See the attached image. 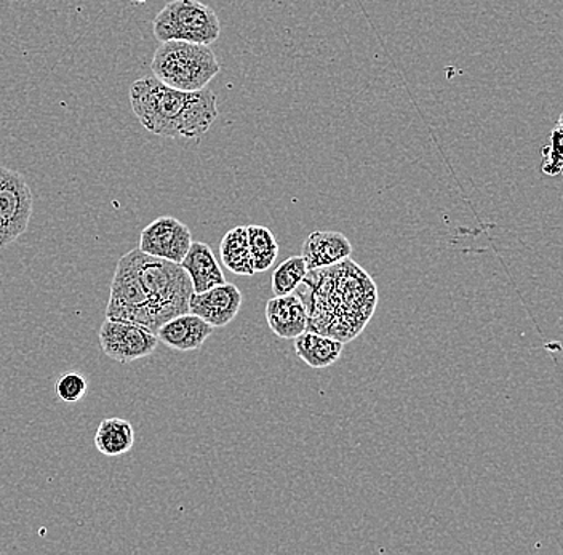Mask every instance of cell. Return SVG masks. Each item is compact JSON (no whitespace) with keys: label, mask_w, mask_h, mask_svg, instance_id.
<instances>
[{"label":"cell","mask_w":563,"mask_h":555,"mask_svg":"<svg viewBox=\"0 0 563 555\" xmlns=\"http://www.w3.org/2000/svg\"><path fill=\"white\" fill-rule=\"evenodd\" d=\"M125 256L146 293L157 330L176 315L189 312L192 284L179 263L156 258L140 248H133Z\"/></svg>","instance_id":"3957f363"},{"label":"cell","mask_w":563,"mask_h":555,"mask_svg":"<svg viewBox=\"0 0 563 555\" xmlns=\"http://www.w3.org/2000/svg\"><path fill=\"white\" fill-rule=\"evenodd\" d=\"M351 253L352 245L346 235L334 231H316L302 244L301 256L309 270L343 262L350 258Z\"/></svg>","instance_id":"7c38bea8"},{"label":"cell","mask_w":563,"mask_h":555,"mask_svg":"<svg viewBox=\"0 0 563 555\" xmlns=\"http://www.w3.org/2000/svg\"><path fill=\"white\" fill-rule=\"evenodd\" d=\"M246 237H249L250 255H252L255 274L273 268L279 256V244L274 234L267 227L252 224L246 226Z\"/></svg>","instance_id":"e0dca14e"},{"label":"cell","mask_w":563,"mask_h":555,"mask_svg":"<svg viewBox=\"0 0 563 555\" xmlns=\"http://www.w3.org/2000/svg\"><path fill=\"white\" fill-rule=\"evenodd\" d=\"M211 333H213V326L210 323L200 319L199 315L192 314V312H185V314L176 315V318L165 322L157 330L156 335L165 346L181 351V353H188V351L200 349L203 343L210 338Z\"/></svg>","instance_id":"30bf717a"},{"label":"cell","mask_w":563,"mask_h":555,"mask_svg":"<svg viewBox=\"0 0 563 555\" xmlns=\"http://www.w3.org/2000/svg\"><path fill=\"white\" fill-rule=\"evenodd\" d=\"M34 198L23 175L0 165V248L12 245L30 226Z\"/></svg>","instance_id":"8992f818"},{"label":"cell","mask_w":563,"mask_h":555,"mask_svg":"<svg viewBox=\"0 0 563 555\" xmlns=\"http://www.w3.org/2000/svg\"><path fill=\"white\" fill-rule=\"evenodd\" d=\"M179 265L188 273L194 293H200V291L227 282L217 256L210 245L203 244V242H192Z\"/></svg>","instance_id":"4fadbf2b"},{"label":"cell","mask_w":563,"mask_h":555,"mask_svg":"<svg viewBox=\"0 0 563 555\" xmlns=\"http://www.w3.org/2000/svg\"><path fill=\"white\" fill-rule=\"evenodd\" d=\"M343 349L344 343L320 333L305 332L295 338V353L311 368L332 367Z\"/></svg>","instance_id":"5bb4252c"},{"label":"cell","mask_w":563,"mask_h":555,"mask_svg":"<svg viewBox=\"0 0 563 555\" xmlns=\"http://www.w3.org/2000/svg\"><path fill=\"white\" fill-rule=\"evenodd\" d=\"M55 391L62 402L77 403L87 396V378L82 374H77V371H69V374L62 375L56 379Z\"/></svg>","instance_id":"d6986e66"},{"label":"cell","mask_w":563,"mask_h":555,"mask_svg":"<svg viewBox=\"0 0 563 555\" xmlns=\"http://www.w3.org/2000/svg\"><path fill=\"white\" fill-rule=\"evenodd\" d=\"M130 104L140 124L164 138H199L218 119L217 95L209 87L181 91L144 76L130 87Z\"/></svg>","instance_id":"7a4b0ae2"},{"label":"cell","mask_w":563,"mask_h":555,"mask_svg":"<svg viewBox=\"0 0 563 555\" xmlns=\"http://www.w3.org/2000/svg\"><path fill=\"white\" fill-rule=\"evenodd\" d=\"M220 256L223 265L238 276H253L252 255H250L246 226H238L228 231L220 244Z\"/></svg>","instance_id":"2e32d148"},{"label":"cell","mask_w":563,"mask_h":555,"mask_svg":"<svg viewBox=\"0 0 563 555\" xmlns=\"http://www.w3.org/2000/svg\"><path fill=\"white\" fill-rule=\"evenodd\" d=\"M158 42L185 41L211 45L221 36L217 13L199 0H172L153 21Z\"/></svg>","instance_id":"5b68a950"},{"label":"cell","mask_w":563,"mask_h":555,"mask_svg":"<svg viewBox=\"0 0 563 555\" xmlns=\"http://www.w3.org/2000/svg\"><path fill=\"white\" fill-rule=\"evenodd\" d=\"M192 244L191 230L174 217H161L141 233L139 248L147 255L181 263Z\"/></svg>","instance_id":"ba28073f"},{"label":"cell","mask_w":563,"mask_h":555,"mask_svg":"<svg viewBox=\"0 0 563 555\" xmlns=\"http://www.w3.org/2000/svg\"><path fill=\"white\" fill-rule=\"evenodd\" d=\"M242 297L241 290L234 284H221L209 290L192 293L189 300V312L199 315L211 326H227L238 318L241 311Z\"/></svg>","instance_id":"9c48e42d"},{"label":"cell","mask_w":563,"mask_h":555,"mask_svg":"<svg viewBox=\"0 0 563 555\" xmlns=\"http://www.w3.org/2000/svg\"><path fill=\"white\" fill-rule=\"evenodd\" d=\"M135 445V430L123 418H106L95 434V447L104 456H121Z\"/></svg>","instance_id":"9a60e30c"},{"label":"cell","mask_w":563,"mask_h":555,"mask_svg":"<svg viewBox=\"0 0 563 555\" xmlns=\"http://www.w3.org/2000/svg\"><path fill=\"white\" fill-rule=\"evenodd\" d=\"M295 293L308 312L306 332L351 343L375 315L378 287L372 276L350 258L309 269Z\"/></svg>","instance_id":"6da1fadb"},{"label":"cell","mask_w":563,"mask_h":555,"mask_svg":"<svg viewBox=\"0 0 563 555\" xmlns=\"http://www.w3.org/2000/svg\"><path fill=\"white\" fill-rule=\"evenodd\" d=\"M132 3H136V5H141V3L147 2V0H130Z\"/></svg>","instance_id":"ffe728a7"},{"label":"cell","mask_w":563,"mask_h":555,"mask_svg":"<svg viewBox=\"0 0 563 555\" xmlns=\"http://www.w3.org/2000/svg\"><path fill=\"white\" fill-rule=\"evenodd\" d=\"M308 274L305 259L302 256H290V258L282 262L273 274V291L276 297H285V295L295 293L299 284Z\"/></svg>","instance_id":"ac0fdd59"},{"label":"cell","mask_w":563,"mask_h":555,"mask_svg":"<svg viewBox=\"0 0 563 555\" xmlns=\"http://www.w3.org/2000/svg\"><path fill=\"white\" fill-rule=\"evenodd\" d=\"M266 321L282 340H295L306 332L308 312L297 293L276 297L267 301Z\"/></svg>","instance_id":"8fae6325"},{"label":"cell","mask_w":563,"mask_h":555,"mask_svg":"<svg viewBox=\"0 0 563 555\" xmlns=\"http://www.w3.org/2000/svg\"><path fill=\"white\" fill-rule=\"evenodd\" d=\"M98 341L106 356L119 364H130L139 358L153 356L161 343L156 333L140 323L108 318L98 333Z\"/></svg>","instance_id":"52a82bcc"},{"label":"cell","mask_w":563,"mask_h":555,"mask_svg":"<svg viewBox=\"0 0 563 555\" xmlns=\"http://www.w3.org/2000/svg\"><path fill=\"white\" fill-rule=\"evenodd\" d=\"M151 69L157 80L172 89L199 91L218 76L221 65L210 45L167 41L158 45Z\"/></svg>","instance_id":"277c9868"}]
</instances>
